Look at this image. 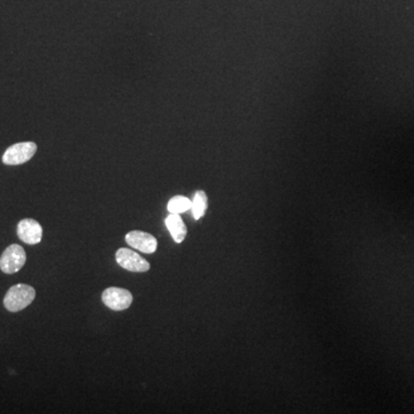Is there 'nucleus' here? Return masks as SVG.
<instances>
[{
    "label": "nucleus",
    "mask_w": 414,
    "mask_h": 414,
    "mask_svg": "<svg viewBox=\"0 0 414 414\" xmlns=\"http://www.w3.org/2000/svg\"><path fill=\"white\" fill-rule=\"evenodd\" d=\"M192 202L185 196H175L168 202L167 209L169 213L181 214L192 209Z\"/></svg>",
    "instance_id": "nucleus-10"
},
{
    "label": "nucleus",
    "mask_w": 414,
    "mask_h": 414,
    "mask_svg": "<svg viewBox=\"0 0 414 414\" xmlns=\"http://www.w3.org/2000/svg\"><path fill=\"white\" fill-rule=\"evenodd\" d=\"M103 303L113 311L127 310L132 303V295L128 290L111 287L103 293Z\"/></svg>",
    "instance_id": "nucleus-5"
},
{
    "label": "nucleus",
    "mask_w": 414,
    "mask_h": 414,
    "mask_svg": "<svg viewBox=\"0 0 414 414\" xmlns=\"http://www.w3.org/2000/svg\"><path fill=\"white\" fill-rule=\"evenodd\" d=\"M165 222H166V227H167V229L169 230V233H171L173 240H174L176 243H182V242L185 240V237H187L188 230H187V226H185V222H183V220H182L180 214L171 213V214L166 218V221H165Z\"/></svg>",
    "instance_id": "nucleus-8"
},
{
    "label": "nucleus",
    "mask_w": 414,
    "mask_h": 414,
    "mask_svg": "<svg viewBox=\"0 0 414 414\" xmlns=\"http://www.w3.org/2000/svg\"><path fill=\"white\" fill-rule=\"evenodd\" d=\"M37 145L34 142H21L8 147L3 156V163L8 166L25 164L35 156Z\"/></svg>",
    "instance_id": "nucleus-3"
},
{
    "label": "nucleus",
    "mask_w": 414,
    "mask_h": 414,
    "mask_svg": "<svg viewBox=\"0 0 414 414\" xmlns=\"http://www.w3.org/2000/svg\"><path fill=\"white\" fill-rule=\"evenodd\" d=\"M36 291L28 284H15L8 290L4 298V305L10 312H19L29 307L34 302Z\"/></svg>",
    "instance_id": "nucleus-1"
},
{
    "label": "nucleus",
    "mask_w": 414,
    "mask_h": 414,
    "mask_svg": "<svg viewBox=\"0 0 414 414\" xmlns=\"http://www.w3.org/2000/svg\"><path fill=\"white\" fill-rule=\"evenodd\" d=\"M18 236L22 242L29 245L41 243L43 228L39 221L34 219H23L18 225Z\"/></svg>",
    "instance_id": "nucleus-7"
},
{
    "label": "nucleus",
    "mask_w": 414,
    "mask_h": 414,
    "mask_svg": "<svg viewBox=\"0 0 414 414\" xmlns=\"http://www.w3.org/2000/svg\"><path fill=\"white\" fill-rule=\"evenodd\" d=\"M192 216L195 220L202 219L205 216L206 209H207V196L205 192L199 190L196 192L194 200H192Z\"/></svg>",
    "instance_id": "nucleus-9"
},
{
    "label": "nucleus",
    "mask_w": 414,
    "mask_h": 414,
    "mask_svg": "<svg viewBox=\"0 0 414 414\" xmlns=\"http://www.w3.org/2000/svg\"><path fill=\"white\" fill-rule=\"evenodd\" d=\"M125 242L141 252L144 253H154L158 247V242L154 235L144 233L141 230H134L125 235Z\"/></svg>",
    "instance_id": "nucleus-6"
},
{
    "label": "nucleus",
    "mask_w": 414,
    "mask_h": 414,
    "mask_svg": "<svg viewBox=\"0 0 414 414\" xmlns=\"http://www.w3.org/2000/svg\"><path fill=\"white\" fill-rule=\"evenodd\" d=\"M27 256L19 244H12L0 257V269L6 274H14L25 266Z\"/></svg>",
    "instance_id": "nucleus-2"
},
{
    "label": "nucleus",
    "mask_w": 414,
    "mask_h": 414,
    "mask_svg": "<svg viewBox=\"0 0 414 414\" xmlns=\"http://www.w3.org/2000/svg\"><path fill=\"white\" fill-rule=\"evenodd\" d=\"M115 258H116L118 266H121L127 271L144 273L150 269L149 261L145 260L143 257H141L140 254L136 253L129 249H125V247L118 249L115 254Z\"/></svg>",
    "instance_id": "nucleus-4"
}]
</instances>
